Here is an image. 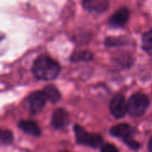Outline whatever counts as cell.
<instances>
[{
    "instance_id": "cell-1",
    "label": "cell",
    "mask_w": 152,
    "mask_h": 152,
    "mask_svg": "<svg viewBox=\"0 0 152 152\" xmlns=\"http://www.w3.org/2000/svg\"><path fill=\"white\" fill-rule=\"evenodd\" d=\"M61 71L60 64L48 55L38 56L32 66L34 76L44 81H51L55 79Z\"/></svg>"
},
{
    "instance_id": "cell-2",
    "label": "cell",
    "mask_w": 152,
    "mask_h": 152,
    "mask_svg": "<svg viewBox=\"0 0 152 152\" xmlns=\"http://www.w3.org/2000/svg\"><path fill=\"white\" fill-rule=\"evenodd\" d=\"M110 133L112 136L121 139L130 149L138 151L141 148L140 142L134 140L133 137L135 134V130L133 126L128 124H119L110 128Z\"/></svg>"
},
{
    "instance_id": "cell-3",
    "label": "cell",
    "mask_w": 152,
    "mask_h": 152,
    "mask_svg": "<svg viewBox=\"0 0 152 152\" xmlns=\"http://www.w3.org/2000/svg\"><path fill=\"white\" fill-rule=\"evenodd\" d=\"M150 106L149 98L143 94H133L127 102V110L128 113L133 117H141L148 110Z\"/></svg>"
},
{
    "instance_id": "cell-4",
    "label": "cell",
    "mask_w": 152,
    "mask_h": 152,
    "mask_svg": "<svg viewBox=\"0 0 152 152\" xmlns=\"http://www.w3.org/2000/svg\"><path fill=\"white\" fill-rule=\"evenodd\" d=\"M74 133L78 144L88 146L91 148H98L102 146V137L97 134H90L78 125L74 126Z\"/></svg>"
},
{
    "instance_id": "cell-5",
    "label": "cell",
    "mask_w": 152,
    "mask_h": 152,
    "mask_svg": "<svg viewBox=\"0 0 152 152\" xmlns=\"http://www.w3.org/2000/svg\"><path fill=\"white\" fill-rule=\"evenodd\" d=\"M110 111L111 115L116 118H122L128 112L127 110V102L126 101L124 95L117 94L115 95L110 102Z\"/></svg>"
},
{
    "instance_id": "cell-6",
    "label": "cell",
    "mask_w": 152,
    "mask_h": 152,
    "mask_svg": "<svg viewBox=\"0 0 152 152\" xmlns=\"http://www.w3.org/2000/svg\"><path fill=\"white\" fill-rule=\"evenodd\" d=\"M130 18V11L127 7H120L110 18L108 24L113 28H120L126 25Z\"/></svg>"
},
{
    "instance_id": "cell-7",
    "label": "cell",
    "mask_w": 152,
    "mask_h": 152,
    "mask_svg": "<svg viewBox=\"0 0 152 152\" xmlns=\"http://www.w3.org/2000/svg\"><path fill=\"white\" fill-rule=\"evenodd\" d=\"M47 98L44 91H37L32 94L28 98V110L32 114H37L45 107Z\"/></svg>"
},
{
    "instance_id": "cell-8",
    "label": "cell",
    "mask_w": 152,
    "mask_h": 152,
    "mask_svg": "<svg viewBox=\"0 0 152 152\" xmlns=\"http://www.w3.org/2000/svg\"><path fill=\"white\" fill-rule=\"evenodd\" d=\"M82 5L90 13L102 14L108 10L110 0H82Z\"/></svg>"
},
{
    "instance_id": "cell-9",
    "label": "cell",
    "mask_w": 152,
    "mask_h": 152,
    "mask_svg": "<svg viewBox=\"0 0 152 152\" xmlns=\"http://www.w3.org/2000/svg\"><path fill=\"white\" fill-rule=\"evenodd\" d=\"M69 124V113L66 111V110L61 108L55 110L52 116V120H51L52 126L54 129L61 130L67 127Z\"/></svg>"
},
{
    "instance_id": "cell-10",
    "label": "cell",
    "mask_w": 152,
    "mask_h": 152,
    "mask_svg": "<svg viewBox=\"0 0 152 152\" xmlns=\"http://www.w3.org/2000/svg\"><path fill=\"white\" fill-rule=\"evenodd\" d=\"M19 127L26 134L32 135L34 137H38L41 135V130L37 122L33 120H21L18 124Z\"/></svg>"
},
{
    "instance_id": "cell-11",
    "label": "cell",
    "mask_w": 152,
    "mask_h": 152,
    "mask_svg": "<svg viewBox=\"0 0 152 152\" xmlns=\"http://www.w3.org/2000/svg\"><path fill=\"white\" fill-rule=\"evenodd\" d=\"M131 40L127 37H107L104 40V44L107 47H120L129 45Z\"/></svg>"
},
{
    "instance_id": "cell-12",
    "label": "cell",
    "mask_w": 152,
    "mask_h": 152,
    "mask_svg": "<svg viewBox=\"0 0 152 152\" xmlns=\"http://www.w3.org/2000/svg\"><path fill=\"white\" fill-rule=\"evenodd\" d=\"M44 93L45 94L47 101H49L52 103H56L61 99V93L58 90V88L53 85L46 86L44 89Z\"/></svg>"
},
{
    "instance_id": "cell-13",
    "label": "cell",
    "mask_w": 152,
    "mask_h": 152,
    "mask_svg": "<svg viewBox=\"0 0 152 152\" xmlns=\"http://www.w3.org/2000/svg\"><path fill=\"white\" fill-rule=\"evenodd\" d=\"M94 59V54L92 52L88 50L77 51L75 52L70 56V61L72 62H79V61H90Z\"/></svg>"
},
{
    "instance_id": "cell-14",
    "label": "cell",
    "mask_w": 152,
    "mask_h": 152,
    "mask_svg": "<svg viewBox=\"0 0 152 152\" xmlns=\"http://www.w3.org/2000/svg\"><path fill=\"white\" fill-rule=\"evenodd\" d=\"M142 47L146 53L152 56V28L143 34L142 38Z\"/></svg>"
},
{
    "instance_id": "cell-15",
    "label": "cell",
    "mask_w": 152,
    "mask_h": 152,
    "mask_svg": "<svg viewBox=\"0 0 152 152\" xmlns=\"http://www.w3.org/2000/svg\"><path fill=\"white\" fill-rule=\"evenodd\" d=\"M0 142L2 145H8L13 142V135L10 130H2L0 134Z\"/></svg>"
},
{
    "instance_id": "cell-16",
    "label": "cell",
    "mask_w": 152,
    "mask_h": 152,
    "mask_svg": "<svg viewBox=\"0 0 152 152\" xmlns=\"http://www.w3.org/2000/svg\"><path fill=\"white\" fill-rule=\"evenodd\" d=\"M101 152H119L118 148L111 144V143H106L101 147Z\"/></svg>"
},
{
    "instance_id": "cell-17",
    "label": "cell",
    "mask_w": 152,
    "mask_h": 152,
    "mask_svg": "<svg viewBox=\"0 0 152 152\" xmlns=\"http://www.w3.org/2000/svg\"><path fill=\"white\" fill-rule=\"evenodd\" d=\"M148 150H149V152H152V138L149 141V143H148Z\"/></svg>"
},
{
    "instance_id": "cell-18",
    "label": "cell",
    "mask_w": 152,
    "mask_h": 152,
    "mask_svg": "<svg viewBox=\"0 0 152 152\" xmlns=\"http://www.w3.org/2000/svg\"><path fill=\"white\" fill-rule=\"evenodd\" d=\"M65 152H67V151H65Z\"/></svg>"
}]
</instances>
